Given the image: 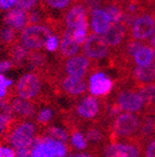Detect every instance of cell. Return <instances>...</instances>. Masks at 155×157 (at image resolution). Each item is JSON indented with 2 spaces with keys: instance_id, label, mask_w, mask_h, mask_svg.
<instances>
[{
  "instance_id": "484cf974",
  "label": "cell",
  "mask_w": 155,
  "mask_h": 157,
  "mask_svg": "<svg viewBox=\"0 0 155 157\" xmlns=\"http://www.w3.org/2000/svg\"><path fill=\"white\" fill-rule=\"evenodd\" d=\"M28 48L24 45H16L11 49V52H10V56L12 57L13 61L15 62H22L26 57H28Z\"/></svg>"
},
{
  "instance_id": "f1b7e54d",
  "label": "cell",
  "mask_w": 155,
  "mask_h": 157,
  "mask_svg": "<svg viewBox=\"0 0 155 157\" xmlns=\"http://www.w3.org/2000/svg\"><path fill=\"white\" fill-rule=\"evenodd\" d=\"M87 142H88V140L82 135V133L79 132V131L73 132V134H72V144H73V146L75 147V148L80 150V151L86 150L88 145Z\"/></svg>"
},
{
  "instance_id": "52a82bcc",
  "label": "cell",
  "mask_w": 155,
  "mask_h": 157,
  "mask_svg": "<svg viewBox=\"0 0 155 157\" xmlns=\"http://www.w3.org/2000/svg\"><path fill=\"white\" fill-rule=\"evenodd\" d=\"M41 90V82L40 78L33 73H27L20 78L15 86V92H16L19 97H22L24 99H33L35 98Z\"/></svg>"
},
{
  "instance_id": "f35d334b",
  "label": "cell",
  "mask_w": 155,
  "mask_h": 157,
  "mask_svg": "<svg viewBox=\"0 0 155 157\" xmlns=\"http://www.w3.org/2000/svg\"><path fill=\"white\" fill-rule=\"evenodd\" d=\"M16 152L9 146H0V157H15Z\"/></svg>"
},
{
  "instance_id": "6da1fadb",
  "label": "cell",
  "mask_w": 155,
  "mask_h": 157,
  "mask_svg": "<svg viewBox=\"0 0 155 157\" xmlns=\"http://www.w3.org/2000/svg\"><path fill=\"white\" fill-rule=\"evenodd\" d=\"M141 115L132 113H123L116 116L112 124V142L117 140H137V133L140 127ZM138 141V140H137Z\"/></svg>"
},
{
  "instance_id": "44dd1931",
  "label": "cell",
  "mask_w": 155,
  "mask_h": 157,
  "mask_svg": "<svg viewBox=\"0 0 155 157\" xmlns=\"http://www.w3.org/2000/svg\"><path fill=\"white\" fill-rule=\"evenodd\" d=\"M138 91L146 103V110L155 108V82L138 86ZM144 110V111H146Z\"/></svg>"
},
{
  "instance_id": "e575fe53",
  "label": "cell",
  "mask_w": 155,
  "mask_h": 157,
  "mask_svg": "<svg viewBox=\"0 0 155 157\" xmlns=\"http://www.w3.org/2000/svg\"><path fill=\"white\" fill-rule=\"evenodd\" d=\"M37 0H16V8L22 10H31L35 5H36Z\"/></svg>"
},
{
  "instance_id": "9c48e42d",
  "label": "cell",
  "mask_w": 155,
  "mask_h": 157,
  "mask_svg": "<svg viewBox=\"0 0 155 157\" xmlns=\"http://www.w3.org/2000/svg\"><path fill=\"white\" fill-rule=\"evenodd\" d=\"M113 81L104 73L97 72L90 76L89 91L93 96H105L112 91Z\"/></svg>"
},
{
  "instance_id": "ba28073f",
  "label": "cell",
  "mask_w": 155,
  "mask_h": 157,
  "mask_svg": "<svg viewBox=\"0 0 155 157\" xmlns=\"http://www.w3.org/2000/svg\"><path fill=\"white\" fill-rule=\"evenodd\" d=\"M110 46L100 34H91L84 43V54L88 58L103 59L109 55Z\"/></svg>"
},
{
  "instance_id": "4dcf8cb0",
  "label": "cell",
  "mask_w": 155,
  "mask_h": 157,
  "mask_svg": "<svg viewBox=\"0 0 155 157\" xmlns=\"http://www.w3.org/2000/svg\"><path fill=\"white\" fill-rule=\"evenodd\" d=\"M13 81L7 78L3 74L0 73V99L3 98L7 95V87H9L10 85H12Z\"/></svg>"
},
{
  "instance_id": "9a60e30c",
  "label": "cell",
  "mask_w": 155,
  "mask_h": 157,
  "mask_svg": "<svg viewBox=\"0 0 155 157\" xmlns=\"http://www.w3.org/2000/svg\"><path fill=\"white\" fill-rule=\"evenodd\" d=\"M132 75L133 80L138 84V86L155 82V61L148 66H137V68L133 70Z\"/></svg>"
},
{
  "instance_id": "bcb514c9",
  "label": "cell",
  "mask_w": 155,
  "mask_h": 157,
  "mask_svg": "<svg viewBox=\"0 0 155 157\" xmlns=\"http://www.w3.org/2000/svg\"><path fill=\"white\" fill-rule=\"evenodd\" d=\"M37 1H40V0H37Z\"/></svg>"
},
{
  "instance_id": "603a6c76",
  "label": "cell",
  "mask_w": 155,
  "mask_h": 157,
  "mask_svg": "<svg viewBox=\"0 0 155 157\" xmlns=\"http://www.w3.org/2000/svg\"><path fill=\"white\" fill-rule=\"evenodd\" d=\"M44 140L48 143V145L51 147V150L53 151L56 157H65L66 153H67V146L65 145V143L62 141L56 140L53 137H50L48 135H45Z\"/></svg>"
},
{
  "instance_id": "74e56055",
  "label": "cell",
  "mask_w": 155,
  "mask_h": 157,
  "mask_svg": "<svg viewBox=\"0 0 155 157\" xmlns=\"http://www.w3.org/2000/svg\"><path fill=\"white\" fill-rule=\"evenodd\" d=\"M102 3H103V0H85V6L90 12L96 9H100Z\"/></svg>"
},
{
  "instance_id": "d590c367",
  "label": "cell",
  "mask_w": 155,
  "mask_h": 157,
  "mask_svg": "<svg viewBox=\"0 0 155 157\" xmlns=\"http://www.w3.org/2000/svg\"><path fill=\"white\" fill-rule=\"evenodd\" d=\"M144 157H155V137L148 141L144 147Z\"/></svg>"
},
{
  "instance_id": "83f0119b",
  "label": "cell",
  "mask_w": 155,
  "mask_h": 157,
  "mask_svg": "<svg viewBox=\"0 0 155 157\" xmlns=\"http://www.w3.org/2000/svg\"><path fill=\"white\" fill-rule=\"evenodd\" d=\"M16 35H15V29L10 26H5L0 29V39L1 42L7 45H11L15 42Z\"/></svg>"
},
{
  "instance_id": "ab89813d",
  "label": "cell",
  "mask_w": 155,
  "mask_h": 157,
  "mask_svg": "<svg viewBox=\"0 0 155 157\" xmlns=\"http://www.w3.org/2000/svg\"><path fill=\"white\" fill-rule=\"evenodd\" d=\"M32 147H24V148H17L16 156L15 157H33L32 155Z\"/></svg>"
},
{
  "instance_id": "d6986e66",
  "label": "cell",
  "mask_w": 155,
  "mask_h": 157,
  "mask_svg": "<svg viewBox=\"0 0 155 157\" xmlns=\"http://www.w3.org/2000/svg\"><path fill=\"white\" fill-rule=\"evenodd\" d=\"M133 61L137 66L143 67L148 66L155 61V50L151 46L146 45H141L139 49L133 55Z\"/></svg>"
},
{
  "instance_id": "d4e9b609",
  "label": "cell",
  "mask_w": 155,
  "mask_h": 157,
  "mask_svg": "<svg viewBox=\"0 0 155 157\" xmlns=\"http://www.w3.org/2000/svg\"><path fill=\"white\" fill-rule=\"evenodd\" d=\"M87 32H88V23L87 20L80 23L76 29H73V37L78 44H84L87 39Z\"/></svg>"
},
{
  "instance_id": "4316f807",
  "label": "cell",
  "mask_w": 155,
  "mask_h": 157,
  "mask_svg": "<svg viewBox=\"0 0 155 157\" xmlns=\"http://www.w3.org/2000/svg\"><path fill=\"white\" fill-rule=\"evenodd\" d=\"M46 135H48V136H50V137H53L56 140L62 141V142H64V143L68 140L67 132L58 127H49L46 131Z\"/></svg>"
},
{
  "instance_id": "7402d4cb",
  "label": "cell",
  "mask_w": 155,
  "mask_h": 157,
  "mask_svg": "<svg viewBox=\"0 0 155 157\" xmlns=\"http://www.w3.org/2000/svg\"><path fill=\"white\" fill-rule=\"evenodd\" d=\"M31 150H32L33 157H56L53 151L51 150V147L42 136H38L35 139V142Z\"/></svg>"
},
{
  "instance_id": "e0dca14e",
  "label": "cell",
  "mask_w": 155,
  "mask_h": 157,
  "mask_svg": "<svg viewBox=\"0 0 155 157\" xmlns=\"http://www.w3.org/2000/svg\"><path fill=\"white\" fill-rule=\"evenodd\" d=\"M79 50V44L73 37V29H67L64 32L61 40L60 52L63 57H73Z\"/></svg>"
},
{
  "instance_id": "f546056e",
  "label": "cell",
  "mask_w": 155,
  "mask_h": 157,
  "mask_svg": "<svg viewBox=\"0 0 155 157\" xmlns=\"http://www.w3.org/2000/svg\"><path fill=\"white\" fill-rule=\"evenodd\" d=\"M102 137H103V133H102L101 130H99L97 128H91V129L88 130L87 140L89 141V142L98 143L102 140Z\"/></svg>"
},
{
  "instance_id": "7bdbcfd3",
  "label": "cell",
  "mask_w": 155,
  "mask_h": 157,
  "mask_svg": "<svg viewBox=\"0 0 155 157\" xmlns=\"http://www.w3.org/2000/svg\"><path fill=\"white\" fill-rule=\"evenodd\" d=\"M65 157H92L91 155L88 154H82V153H78V154H70Z\"/></svg>"
},
{
  "instance_id": "8fae6325",
  "label": "cell",
  "mask_w": 155,
  "mask_h": 157,
  "mask_svg": "<svg viewBox=\"0 0 155 157\" xmlns=\"http://www.w3.org/2000/svg\"><path fill=\"white\" fill-rule=\"evenodd\" d=\"M90 61L87 56H76L68 59L65 63V71L68 75L84 78L88 73Z\"/></svg>"
},
{
  "instance_id": "2e32d148",
  "label": "cell",
  "mask_w": 155,
  "mask_h": 157,
  "mask_svg": "<svg viewBox=\"0 0 155 157\" xmlns=\"http://www.w3.org/2000/svg\"><path fill=\"white\" fill-rule=\"evenodd\" d=\"M110 19L107 17L105 10L96 9L91 12V27L92 31L97 34L103 35L105 33L110 24Z\"/></svg>"
},
{
  "instance_id": "ee69618b",
  "label": "cell",
  "mask_w": 155,
  "mask_h": 157,
  "mask_svg": "<svg viewBox=\"0 0 155 157\" xmlns=\"http://www.w3.org/2000/svg\"><path fill=\"white\" fill-rule=\"evenodd\" d=\"M117 1H121V2H128L130 0H117Z\"/></svg>"
},
{
  "instance_id": "4fadbf2b",
  "label": "cell",
  "mask_w": 155,
  "mask_h": 157,
  "mask_svg": "<svg viewBox=\"0 0 155 157\" xmlns=\"http://www.w3.org/2000/svg\"><path fill=\"white\" fill-rule=\"evenodd\" d=\"M5 23L8 26L12 27L15 31L26 27V25L29 23L28 13L25 10L14 8V9H10L5 15L3 19Z\"/></svg>"
},
{
  "instance_id": "836d02e7",
  "label": "cell",
  "mask_w": 155,
  "mask_h": 157,
  "mask_svg": "<svg viewBox=\"0 0 155 157\" xmlns=\"http://www.w3.org/2000/svg\"><path fill=\"white\" fill-rule=\"evenodd\" d=\"M70 0H46L47 5L52 9H64L70 5Z\"/></svg>"
},
{
  "instance_id": "ffe728a7",
  "label": "cell",
  "mask_w": 155,
  "mask_h": 157,
  "mask_svg": "<svg viewBox=\"0 0 155 157\" xmlns=\"http://www.w3.org/2000/svg\"><path fill=\"white\" fill-rule=\"evenodd\" d=\"M11 108L21 117H31L35 113V106L28 99H24L22 97L14 98L11 104Z\"/></svg>"
},
{
  "instance_id": "277c9868",
  "label": "cell",
  "mask_w": 155,
  "mask_h": 157,
  "mask_svg": "<svg viewBox=\"0 0 155 157\" xmlns=\"http://www.w3.org/2000/svg\"><path fill=\"white\" fill-rule=\"evenodd\" d=\"M36 128L32 122H22L10 134V143L15 150L32 147L35 142Z\"/></svg>"
},
{
  "instance_id": "60d3db41",
  "label": "cell",
  "mask_w": 155,
  "mask_h": 157,
  "mask_svg": "<svg viewBox=\"0 0 155 157\" xmlns=\"http://www.w3.org/2000/svg\"><path fill=\"white\" fill-rule=\"evenodd\" d=\"M15 3H16V0H0V9H11L13 6H15Z\"/></svg>"
},
{
  "instance_id": "30bf717a",
  "label": "cell",
  "mask_w": 155,
  "mask_h": 157,
  "mask_svg": "<svg viewBox=\"0 0 155 157\" xmlns=\"http://www.w3.org/2000/svg\"><path fill=\"white\" fill-rule=\"evenodd\" d=\"M100 113V103L95 96H86L76 106V113L85 120L95 119Z\"/></svg>"
},
{
  "instance_id": "3957f363",
  "label": "cell",
  "mask_w": 155,
  "mask_h": 157,
  "mask_svg": "<svg viewBox=\"0 0 155 157\" xmlns=\"http://www.w3.org/2000/svg\"><path fill=\"white\" fill-rule=\"evenodd\" d=\"M115 103L125 113H142L146 110V103L137 90H123L116 96Z\"/></svg>"
},
{
  "instance_id": "b9f144b4",
  "label": "cell",
  "mask_w": 155,
  "mask_h": 157,
  "mask_svg": "<svg viewBox=\"0 0 155 157\" xmlns=\"http://www.w3.org/2000/svg\"><path fill=\"white\" fill-rule=\"evenodd\" d=\"M11 67H12V62L11 61H8V60H1V61H0V73H2V72L9 70Z\"/></svg>"
},
{
  "instance_id": "cb8c5ba5",
  "label": "cell",
  "mask_w": 155,
  "mask_h": 157,
  "mask_svg": "<svg viewBox=\"0 0 155 157\" xmlns=\"http://www.w3.org/2000/svg\"><path fill=\"white\" fill-rule=\"evenodd\" d=\"M105 12H106L107 17H109L110 21L112 23H121L124 19V9H121L119 6L117 5H112L105 9Z\"/></svg>"
},
{
  "instance_id": "8d00e7d4",
  "label": "cell",
  "mask_w": 155,
  "mask_h": 157,
  "mask_svg": "<svg viewBox=\"0 0 155 157\" xmlns=\"http://www.w3.org/2000/svg\"><path fill=\"white\" fill-rule=\"evenodd\" d=\"M59 47V38L56 35H51L46 43V48L49 52H56Z\"/></svg>"
},
{
  "instance_id": "d6a6232c",
  "label": "cell",
  "mask_w": 155,
  "mask_h": 157,
  "mask_svg": "<svg viewBox=\"0 0 155 157\" xmlns=\"http://www.w3.org/2000/svg\"><path fill=\"white\" fill-rule=\"evenodd\" d=\"M10 113H0V135H2L8 130L10 124Z\"/></svg>"
},
{
  "instance_id": "ac0fdd59",
  "label": "cell",
  "mask_w": 155,
  "mask_h": 157,
  "mask_svg": "<svg viewBox=\"0 0 155 157\" xmlns=\"http://www.w3.org/2000/svg\"><path fill=\"white\" fill-rule=\"evenodd\" d=\"M87 20L85 8L80 5H76L73 8H70L65 17V24L67 29H76L80 23Z\"/></svg>"
},
{
  "instance_id": "7c38bea8",
  "label": "cell",
  "mask_w": 155,
  "mask_h": 157,
  "mask_svg": "<svg viewBox=\"0 0 155 157\" xmlns=\"http://www.w3.org/2000/svg\"><path fill=\"white\" fill-rule=\"evenodd\" d=\"M127 29L128 27L123 22L112 23L103 34V37L110 47H118L119 45H121L123 40L126 37Z\"/></svg>"
},
{
  "instance_id": "1f68e13d",
  "label": "cell",
  "mask_w": 155,
  "mask_h": 157,
  "mask_svg": "<svg viewBox=\"0 0 155 157\" xmlns=\"http://www.w3.org/2000/svg\"><path fill=\"white\" fill-rule=\"evenodd\" d=\"M52 110L49 109V108H46V109H42L40 113H38L37 116V120L40 124H46L48 123L49 121L51 120V118H52Z\"/></svg>"
},
{
  "instance_id": "f6af8a7d",
  "label": "cell",
  "mask_w": 155,
  "mask_h": 157,
  "mask_svg": "<svg viewBox=\"0 0 155 157\" xmlns=\"http://www.w3.org/2000/svg\"><path fill=\"white\" fill-rule=\"evenodd\" d=\"M153 1H154V5H155V0H153ZM154 14H155V13H154Z\"/></svg>"
},
{
  "instance_id": "8992f818",
  "label": "cell",
  "mask_w": 155,
  "mask_h": 157,
  "mask_svg": "<svg viewBox=\"0 0 155 157\" xmlns=\"http://www.w3.org/2000/svg\"><path fill=\"white\" fill-rule=\"evenodd\" d=\"M104 157H141L142 143L135 140L131 143H112L103 151Z\"/></svg>"
},
{
  "instance_id": "5b68a950",
  "label": "cell",
  "mask_w": 155,
  "mask_h": 157,
  "mask_svg": "<svg viewBox=\"0 0 155 157\" xmlns=\"http://www.w3.org/2000/svg\"><path fill=\"white\" fill-rule=\"evenodd\" d=\"M155 32V14L141 13L131 25V36L136 40H146Z\"/></svg>"
},
{
  "instance_id": "7a4b0ae2",
  "label": "cell",
  "mask_w": 155,
  "mask_h": 157,
  "mask_svg": "<svg viewBox=\"0 0 155 157\" xmlns=\"http://www.w3.org/2000/svg\"><path fill=\"white\" fill-rule=\"evenodd\" d=\"M51 35L49 27L41 24H32L25 27L21 35V40L28 49H40L46 46L47 40Z\"/></svg>"
},
{
  "instance_id": "5bb4252c",
  "label": "cell",
  "mask_w": 155,
  "mask_h": 157,
  "mask_svg": "<svg viewBox=\"0 0 155 157\" xmlns=\"http://www.w3.org/2000/svg\"><path fill=\"white\" fill-rule=\"evenodd\" d=\"M62 88L66 94L72 96L81 95L87 90V83L82 78L68 75L62 81Z\"/></svg>"
}]
</instances>
